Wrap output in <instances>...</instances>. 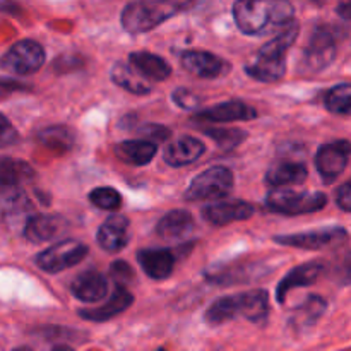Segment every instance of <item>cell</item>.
<instances>
[{"mask_svg":"<svg viewBox=\"0 0 351 351\" xmlns=\"http://www.w3.org/2000/svg\"><path fill=\"white\" fill-rule=\"evenodd\" d=\"M295 10L288 0H237L233 17L245 34H266L274 27H287L293 23Z\"/></svg>","mask_w":351,"mask_h":351,"instance_id":"cell-1","label":"cell"},{"mask_svg":"<svg viewBox=\"0 0 351 351\" xmlns=\"http://www.w3.org/2000/svg\"><path fill=\"white\" fill-rule=\"evenodd\" d=\"M38 141L48 149L53 151H69L74 144V134L71 129L64 125L48 127L38 134Z\"/></svg>","mask_w":351,"mask_h":351,"instance_id":"cell-29","label":"cell"},{"mask_svg":"<svg viewBox=\"0 0 351 351\" xmlns=\"http://www.w3.org/2000/svg\"><path fill=\"white\" fill-rule=\"evenodd\" d=\"M12 351H33L31 348H27V346H19V348L12 350Z\"/></svg>","mask_w":351,"mask_h":351,"instance_id":"cell-42","label":"cell"},{"mask_svg":"<svg viewBox=\"0 0 351 351\" xmlns=\"http://www.w3.org/2000/svg\"><path fill=\"white\" fill-rule=\"evenodd\" d=\"M141 267L153 280H165L173 273L175 256L167 249H144L137 254Z\"/></svg>","mask_w":351,"mask_h":351,"instance_id":"cell-21","label":"cell"},{"mask_svg":"<svg viewBox=\"0 0 351 351\" xmlns=\"http://www.w3.org/2000/svg\"><path fill=\"white\" fill-rule=\"evenodd\" d=\"M326 108L338 115L351 113V84H338L326 95Z\"/></svg>","mask_w":351,"mask_h":351,"instance_id":"cell-30","label":"cell"},{"mask_svg":"<svg viewBox=\"0 0 351 351\" xmlns=\"http://www.w3.org/2000/svg\"><path fill=\"white\" fill-rule=\"evenodd\" d=\"M110 273H112V278L117 281V285H119V287H125L127 283H130V281L134 280L132 267L125 263H120V261L119 263L112 264V269H110Z\"/></svg>","mask_w":351,"mask_h":351,"instance_id":"cell-35","label":"cell"},{"mask_svg":"<svg viewBox=\"0 0 351 351\" xmlns=\"http://www.w3.org/2000/svg\"><path fill=\"white\" fill-rule=\"evenodd\" d=\"M336 202H338V206L343 209V211L351 213V180L346 182V184H343L341 187L338 189Z\"/></svg>","mask_w":351,"mask_h":351,"instance_id":"cell-38","label":"cell"},{"mask_svg":"<svg viewBox=\"0 0 351 351\" xmlns=\"http://www.w3.org/2000/svg\"><path fill=\"white\" fill-rule=\"evenodd\" d=\"M141 134H143L144 137H147L146 141H151V143H153V141L154 143H160V141H165L170 137V130L163 125H156V123H149V125H146L143 130H141Z\"/></svg>","mask_w":351,"mask_h":351,"instance_id":"cell-37","label":"cell"},{"mask_svg":"<svg viewBox=\"0 0 351 351\" xmlns=\"http://www.w3.org/2000/svg\"><path fill=\"white\" fill-rule=\"evenodd\" d=\"M173 99L175 103L184 110L197 108L199 105V98L194 95V93L189 91V89H177V91L173 93Z\"/></svg>","mask_w":351,"mask_h":351,"instance_id":"cell-36","label":"cell"},{"mask_svg":"<svg viewBox=\"0 0 351 351\" xmlns=\"http://www.w3.org/2000/svg\"><path fill=\"white\" fill-rule=\"evenodd\" d=\"M338 14H339V16L343 17V19H348V21H351V0H348V2L339 3V7H338Z\"/></svg>","mask_w":351,"mask_h":351,"instance_id":"cell-39","label":"cell"},{"mask_svg":"<svg viewBox=\"0 0 351 351\" xmlns=\"http://www.w3.org/2000/svg\"><path fill=\"white\" fill-rule=\"evenodd\" d=\"M322 273H324V264L322 263H307L291 269L290 273L281 280V283L278 285V302L283 304L287 295L290 293L291 290H295V288H304L314 285L315 281L322 276Z\"/></svg>","mask_w":351,"mask_h":351,"instance_id":"cell-15","label":"cell"},{"mask_svg":"<svg viewBox=\"0 0 351 351\" xmlns=\"http://www.w3.org/2000/svg\"><path fill=\"white\" fill-rule=\"evenodd\" d=\"M51 351H74L72 348H69V346H55Z\"/></svg>","mask_w":351,"mask_h":351,"instance_id":"cell-41","label":"cell"},{"mask_svg":"<svg viewBox=\"0 0 351 351\" xmlns=\"http://www.w3.org/2000/svg\"><path fill=\"white\" fill-rule=\"evenodd\" d=\"M336 57V41L335 34L326 26L317 27L312 33L307 47L304 51V65L308 72H321L332 64Z\"/></svg>","mask_w":351,"mask_h":351,"instance_id":"cell-8","label":"cell"},{"mask_svg":"<svg viewBox=\"0 0 351 351\" xmlns=\"http://www.w3.org/2000/svg\"><path fill=\"white\" fill-rule=\"evenodd\" d=\"M45 64V50L38 41L23 40L12 45L9 51L2 57L0 65L7 72L19 75L34 74Z\"/></svg>","mask_w":351,"mask_h":351,"instance_id":"cell-7","label":"cell"},{"mask_svg":"<svg viewBox=\"0 0 351 351\" xmlns=\"http://www.w3.org/2000/svg\"><path fill=\"white\" fill-rule=\"evenodd\" d=\"M267 208L278 215L297 216L317 213L328 204V195L322 192H295L290 189H276L267 195Z\"/></svg>","mask_w":351,"mask_h":351,"instance_id":"cell-4","label":"cell"},{"mask_svg":"<svg viewBox=\"0 0 351 351\" xmlns=\"http://www.w3.org/2000/svg\"><path fill=\"white\" fill-rule=\"evenodd\" d=\"M129 219L125 216L115 215L112 218L106 219L98 230V240L99 247L106 252H119L129 242Z\"/></svg>","mask_w":351,"mask_h":351,"instance_id":"cell-18","label":"cell"},{"mask_svg":"<svg viewBox=\"0 0 351 351\" xmlns=\"http://www.w3.org/2000/svg\"><path fill=\"white\" fill-rule=\"evenodd\" d=\"M254 213H256V209H254L252 204H249L245 201H239V199L213 202V204L206 206L202 209V216L216 226H225L230 225V223L243 221V219H249Z\"/></svg>","mask_w":351,"mask_h":351,"instance_id":"cell-13","label":"cell"},{"mask_svg":"<svg viewBox=\"0 0 351 351\" xmlns=\"http://www.w3.org/2000/svg\"><path fill=\"white\" fill-rule=\"evenodd\" d=\"M348 239V233L345 228L332 226V228L315 230V232L307 233H293V235H278L274 237V242L287 247H297V249L307 250H321L328 247L339 245Z\"/></svg>","mask_w":351,"mask_h":351,"instance_id":"cell-9","label":"cell"},{"mask_svg":"<svg viewBox=\"0 0 351 351\" xmlns=\"http://www.w3.org/2000/svg\"><path fill=\"white\" fill-rule=\"evenodd\" d=\"M204 149V144L197 137L182 136L165 149L163 158L170 167H187V165L199 160Z\"/></svg>","mask_w":351,"mask_h":351,"instance_id":"cell-20","label":"cell"},{"mask_svg":"<svg viewBox=\"0 0 351 351\" xmlns=\"http://www.w3.org/2000/svg\"><path fill=\"white\" fill-rule=\"evenodd\" d=\"M132 302L134 295L130 293L125 287H119V285H117L115 291H113L112 297L108 298L106 304H103L101 307L96 308H82V311H79V315H81L82 319H86V321L105 322L117 317V315H120L122 312H125L127 308L132 305Z\"/></svg>","mask_w":351,"mask_h":351,"instance_id":"cell-14","label":"cell"},{"mask_svg":"<svg viewBox=\"0 0 351 351\" xmlns=\"http://www.w3.org/2000/svg\"><path fill=\"white\" fill-rule=\"evenodd\" d=\"M204 134L225 151L235 149L247 137V134L240 129H204Z\"/></svg>","mask_w":351,"mask_h":351,"instance_id":"cell-32","label":"cell"},{"mask_svg":"<svg viewBox=\"0 0 351 351\" xmlns=\"http://www.w3.org/2000/svg\"><path fill=\"white\" fill-rule=\"evenodd\" d=\"M29 209V197L19 185L0 187V213L3 216H19Z\"/></svg>","mask_w":351,"mask_h":351,"instance_id":"cell-28","label":"cell"},{"mask_svg":"<svg viewBox=\"0 0 351 351\" xmlns=\"http://www.w3.org/2000/svg\"><path fill=\"white\" fill-rule=\"evenodd\" d=\"M307 168L302 163H276L267 170L266 182L274 189H288L307 180Z\"/></svg>","mask_w":351,"mask_h":351,"instance_id":"cell-25","label":"cell"},{"mask_svg":"<svg viewBox=\"0 0 351 351\" xmlns=\"http://www.w3.org/2000/svg\"><path fill=\"white\" fill-rule=\"evenodd\" d=\"M156 351H167V350H165V348H158Z\"/></svg>","mask_w":351,"mask_h":351,"instance_id":"cell-43","label":"cell"},{"mask_svg":"<svg viewBox=\"0 0 351 351\" xmlns=\"http://www.w3.org/2000/svg\"><path fill=\"white\" fill-rule=\"evenodd\" d=\"M178 12L173 0H136L122 10L120 23L123 29L132 34L146 33Z\"/></svg>","mask_w":351,"mask_h":351,"instance_id":"cell-3","label":"cell"},{"mask_svg":"<svg viewBox=\"0 0 351 351\" xmlns=\"http://www.w3.org/2000/svg\"><path fill=\"white\" fill-rule=\"evenodd\" d=\"M350 144L346 143H329L319 147L315 154V167L324 182H335L345 171L348 165Z\"/></svg>","mask_w":351,"mask_h":351,"instance_id":"cell-11","label":"cell"},{"mask_svg":"<svg viewBox=\"0 0 351 351\" xmlns=\"http://www.w3.org/2000/svg\"><path fill=\"white\" fill-rule=\"evenodd\" d=\"M89 201L99 209H105V211H115L122 206V195L112 187H98L93 189L91 194H89Z\"/></svg>","mask_w":351,"mask_h":351,"instance_id":"cell-33","label":"cell"},{"mask_svg":"<svg viewBox=\"0 0 351 351\" xmlns=\"http://www.w3.org/2000/svg\"><path fill=\"white\" fill-rule=\"evenodd\" d=\"M328 308V302L322 297H308L307 302L298 308L297 315H295V321L298 326H312Z\"/></svg>","mask_w":351,"mask_h":351,"instance_id":"cell-31","label":"cell"},{"mask_svg":"<svg viewBox=\"0 0 351 351\" xmlns=\"http://www.w3.org/2000/svg\"><path fill=\"white\" fill-rule=\"evenodd\" d=\"M192 230H194V218L191 213L184 211V209H173V211L167 213L156 226L158 235L167 240L185 239L191 235Z\"/></svg>","mask_w":351,"mask_h":351,"instance_id":"cell-22","label":"cell"},{"mask_svg":"<svg viewBox=\"0 0 351 351\" xmlns=\"http://www.w3.org/2000/svg\"><path fill=\"white\" fill-rule=\"evenodd\" d=\"M182 65L187 72L201 79H218L230 71V65L211 51L191 50L182 55Z\"/></svg>","mask_w":351,"mask_h":351,"instance_id":"cell-12","label":"cell"},{"mask_svg":"<svg viewBox=\"0 0 351 351\" xmlns=\"http://www.w3.org/2000/svg\"><path fill=\"white\" fill-rule=\"evenodd\" d=\"M233 187V173L226 167H211L192 180L185 192L187 201H208L223 197Z\"/></svg>","mask_w":351,"mask_h":351,"instance_id":"cell-5","label":"cell"},{"mask_svg":"<svg viewBox=\"0 0 351 351\" xmlns=\"http://www.w3.org/2000/svg\"><path fill=\"white\" fill-rule=\"evenodd\" d=\"M19 141V132L5 115L0 113V147L12 146Z\"/></svg>","mask_w":351,"mask_h":351,"instance_id":"cell-34","label":"cell"},{"mask_svg":"<svg viewBox=\"0 0 351 351\" xmlns=\"http://www.w3.org/2000/svg\"><path fill=\"white\" fill-rule=\"evenodd\" d=\"M245 71L250 77L257 79V81H280V79L287 74V53L276 51L264 45L259 50V53H257L256 60L250 65H247Z\"/></svg>","mask_w":351,"mask_h":351,"instance_id":"cell-10","label":"cell"},{"mask_svg":"<svg viewBox=\"0 0 351 351\" xmlns=\"http://www.w3.org/2000/svg\"><path fill=\"white\" fill-rule=\"evenodd\" d=\"M269 312V295L266 290H252L221 297L208 308L206 321L213 326L245 317L250 322H261Z\"/></svg>","mask_w":351,"mask_h":351,"instance_id":"cell-2","label":"cell"},{"mask_svg":"<svg viewBox=\"0 0 351 351\" xmlns=\"http://www.w3.org/2000/svg\"><path fill=\"white\" fill-rule=\"evenodd\" d=\"M65 226V221L60 216L38 215L27 219L24 226V237L33 243H43L57 237Z\"/></svg>","mask_w":351,"mask_h":351,"instance_id":"cell-23","label":"cell"},{"mask_svg":"<svg viewBox=\"0 0 351 351\" xmlns=\"http://www.w3.org/2000/svg\"><path fill=\"white\" fill-rule=\"evenodd\" d=\"M88 245H84L82 242H77V240H64V242L55 243L50 249L38 254L36 266L40 269H43L45 273L57 274L60 271L69 269V267L77 266L88 256Z\"/></svg>","mask_w":351,"mask_h":351,"instance_id":"cell-6","label":"cell"},{"mask_svg":"<svg viewBox=\"0 0 351 351\" xmlns=\"http://www.w3.org/2000/svg\"><path fill=\"white\" fill-rule=\"evenodd\" d=\"M71 291L77 300L95 304L108 295V281L98 271H86L72 281Z\"/></svg>","mask_w":351,"mask_h":351,"instance_id":"cell-16","label":"cell"},{"mask_svg":"<svg viewBox=\"0 0 351 351\" xmlns=\"http://www.w3.org/2000/svg\"><path fill=\"white\" fill-rule=\"evenodd\" d=\"M33 177L34 170L26 161L0 156V187L19 185L23 182L31 180Z\"/></svg>","mask_w":351,"mask_h":351,"instance_id":"cell-27","label":"cell"},{"mask_svg":"<svg viewBox=\"0 0 351 351\" xmlns=\"http://www.w3.org/2000/svg\"><path fill=\"white\" fill-rule=\"evenodd\" d=\"M129 64L146 81L160 82L170 77L171 74L170 64L163 57L149 51H132L129 55Z\"/></svg>","mask_w":351,"mask_h":351,"instance_id":"cell-17","label":"cell"},{"mask_svg":"<svg viewBox=\"0 0 351 351\" xmlns=\"http://www.w3.org/2000/svg\"><path fill=\"white\" fill-rule=\"evenodd\" d=\"M115 156L132 167H144L156 156V144L146 139L123 141L115 146Z\"/></svg>","mask_w":351,"mask_h":351,"instance_id":"cell-24","label":"cell"},{"mask_svg":"<svg viewBox=\"0 0 351 351\" xmlns=\"http://www.w3.org/2000/svg\"><path fill=\"white\" fill-rule=\"evenodd\" d=\"M10 89H23V86L17 84V82H14V81H9V79H5V81H0V95L5 91H10Z\"/></svg>","mask_w":351,"mask_h":351,"instance_id":"cell-40","label":"cell"},{"mask_svg":"<svg viewBox=\"0 0 351 351\" xmlns=\"http://www.w3.org/2000/svg\"><path fill=\"white\" fill-rule=\"evenodd\" d=\"M110 75H112V81L115 82L117 86H120V88L125 89V91L132 93V95H147V93L151 91L149 82H147L146 79L141 77V75L130 67V64L127 65L123 64V62H117V64L113 65Z\"/></svg>","mask_w":351,"mask_h":351,"instance_id":"cell-26","label":"cell"},{"mask_svg":"<svg viewBox=\"0 0 351 351\" xmlns=\"http://www.w3.org/2000/svg\"><path fill=\"white\" fill-rule=\"evenodd\" d=\"M257 117V112L252 106L245 105L242 101H225L219 105L211 106L208 110H202L197 113V119L206 120V122L213 123H226L235 122V120H252Z\"/></svg>","mask_w":351,"mask_h":351,"instance_id":"cell-19","label":"cell"}]
</instances>
